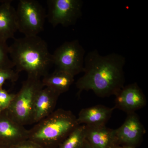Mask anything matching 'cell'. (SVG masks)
Wrapping results in <instances>:
<instances>
[{
  "label": "cell",
  "mask_w": 148,
  "mask_h": 148,
  "mask_svg": "<svg viewBox=\"0 0 148 148\" xmlns=\"http://www.w3.org/2000/svg\"><path fill=\"white\" fill-rule=\"evenodd\" d=\"M10 146L11 148H44L37 143L29 139L23 140Z\"/></svg>",
  "instance_id": "ffe728a7"
},
{
  "label": "cell",
  "mask_w": 148,
  "mask_h": 148,
  "mask_svg": "<svg viewBox=\"0 0 148 148\" xmlns=\"http://www.w3.org/2000/svg\"><path fill=\"white\" fill-rule=\"evenodd\" d=\"M114 110L101 105L85 108L80 111L77 121L79 124L87 126L106 125Z\"/></svg>",
  "instance_id": "4fadbf2b"
},
{
  "label": "cell",
  "mask_w": 148,
  "mask_h": 148,
  "mask_svg": "<svg viewBox=\"0 0 148 148\" xmlns=\"http://www.w3.org/2000/svg\"><path fill=\"white\" fill-rule=\"evenodd\" d=\"M47 17L53 27L73 26L82 15V0H48Z\"/></svg>",
  "instance_id": "52a82bcc"
},
{
  "label": "cell",
  "mask_w": 148,
  "mask_h": 148,
  "mask_svg": "<svg viewBox=\"0 0 148 148\" xmlns=\"http://www.w3.org/2000/svg\"><path fill=\"white\" fill-rule=\"evenodd\" d=\"M74 77L66 72L56 70L44 77L42 82L44 87L49 88L60 95L68 91L74 82Z\"/></svg>",
  "instance_id": "9a60e30c"
},
{
  "label": "cell",
  "mask_w": 148,
  "mask_h": 148,
  "mask_svg": "<svg viewBox=\"0 0 148 148\" xmlns=\"http://www.w3.org/2000/svg\"><path fill=\"white\" fill-rule=\"evenodd\" d=\"M12 1H2L0 4V41L6 42L14 38L18 31L16 9L12 5Z\"/></svg>",
  "instance_id": "5bb4252c"
},
{
  "label": "cell",
  "mask_w": 148,
  "mask_h": 148,
  "mask_svg": "<svg viewBox=\"0 0 148 148\" xmlns=\"http://www.w3.org/2000/svg\"><path fill=\"white\" fill-rule=\"evenodd\" d=\"M15 95L14 93H9L3 88L0 89V112L9 108Z\"/></svg>",
  "instance_id": "ac0fdd59"
},
{
  "label": "cell",
  "mask_w": 148,
  "mask_h": 148,
  "mask_svg": "<svg viewBox=\"0 0 148 148\" xmlns=\"http://www.w3.org/2000/svg\"><path fill=\"white\" fill-rule=\"evenodd\" d=\"M18 73L12 69H0V89L7 80L15 82L18 79Z\"/></svg>",
  "instance_id": "d6986e66"
},
{
  "label": "cell",
  "mask_w": 148,
  "mask_h": 148,
  "mask_svg": "<svg viewBox=\"0 0 148 148\" xmlns=\"http://www.w3.org/2000/svg\"><path fill=\"white\" fill-rule=\"evenodd\" d=\"M18 31L25 36H37L43 30L45 9L36 0H20L16 9Z\"/></svg>",
  "instance_id": "5b68a950"
},
{
  "label": "cell",
  "mask_w": 148,
  "mask_h": 148,
  "mask_svg": "<svg viewBox=\"0 0 148 148\" xmlns=\"http://www.w3.org/2000/svg\"><path fill=\"white\" fill-rule=\"evenodd\" d=\"M125 58L121 54H100L97 49L85 56L83 75L76 82L79 95L83 91L92 90L101 98L116 94L124 86Z\"/></svg>",
  "instance_id": "6da1fadb"
},
{
  "label": "cell",
  "mask_w": 148,
  "mask_h": 148,
  "mask_svg": "<svg viewBox=\"0 0 148 148\" xmlns=\"http://www.w3.org/2000/svg\"><path fill=\"white\" fill-rule=\"evenodd\" d=\"M84 49L77 40L66 41L58 47L52 54L56 70L75 76L83 73Z\"/></svg>",
  "instance_id": "8992f818"
},
{
  "label": "cell",
  "mask_w": 148,
  "mask_h": 148,
  "mask_svg": "<svg viewBox=\"0 0 148 148\" xmlns=\"http://www.w3.org/2000/svg\"><path fill=\"white\" fill-rule=\"evenodd\" d=\"M81 148H92V147L90 146V145L88 144V143L86 140H85Z\"/></svg>",
  "instance_id": "7402d4cb"
},
{
  "label": "cell",
  "mask_w": 148,
  "mask_h": 148,
  "mask_svg": "<svg viewBox=\"0 0 148 148\" xmlns=\"http://www.w3.org/2000/svg\"><path fill=\"white\" fill-rule=\"evenodd\" d=\"M112 148H136L133 147H130V146H124V145H119V144H117L114 146Z\"/></svg>",
  "instance_id": "44dd1931"
},
{
  "label": "cell",
  "mask_w": 148,
  "mask_h": 148,
  "mask_svg": "<svg viewBox=\"0 0 148 148\" xmlns=\"http://www.w3.org/2000/svg\"><path fill=\"white\" fill-rule=\"evenodd\" d=\"M86 127V140L92 148H112L118 144L115 129L106 125Z\"/></svg>",
  "instance_id": "7c38bea8"
},
{
  "label": "cell",
  "mask_w": 148,
  "mask_h": 148,
  "mask_svg": "<svg viewBox=\"0 0 148 148\" xmlns=\"http://www.w3.org/2000/svg\"><path fill=\"white\" fill-rule=\"evenodd\" d=\"M145 132L144 125L135 112L127 114L124 123L115 129L119 145L135 148L140 145Z\"/></svg>",
  "instance_id": "ba28073f"
},
{
  "label": "cell",
  "mask_w": 148,
  "mask_h": 148,
  "mask_svg": "<svg viewBox=\"0 0 148 148\" xmlns=\"http://www.w3.org/2000/svg\"><path fill=\"white\" fill-rule=\"evenodd\" d=\"M0 148H11V147L10 146L0 143Z\"/></svg>",
  "instance_id": "603a6c76"
},
{
  "label": "cell",
  "mask_w": 148,
  "mask_h": 148,
  "mask_svg": "<svg viewBox=\"0 0 148 148\" xmlns=\"http://www.w3.org/2000/svg\"><path fill=\"white\" fill-rule=\"evenodd\" d=\"M59 96L48 87H44L39 91L33 107L32 124H36L53 112Z\"/></svg>",
  "instance_id": "8fae6325"
},
{
  "label": "cell",
  "mask_w": 148,
  "mask_h": 148,
  "mask_svg": "<svg viewBox=\"0 0 148 148\" xmlns=\"http://www.w3.org/2000/svg\"><path fill=\"white\" fill-rule=\"evenodd\" d=\"M29 130L4 111L0 112V143L9 146L28 139Z\"/></svg>",
  "instance_id": "30bf717a"
},
{
  "label": "cell",
  "mask_w": 148,
  "mask_h": 148,
  "mask_svg": "<svg viewBox=\"0 0 148 148\" xmlns=\"http://www.w3.org/2000/svg\"><path fill=\"white\" fill-rule=\"evenodd\" d=\"M40 79L28 77L7 110L12 117L21 125L32 124V112L38 92L43 88Z\"/></svg>",
  "instance_id": "277c9868"
},
{
  "label": "cell",
  "mask_w": 148,
  "mask_h": 148,
  "mask_svg": "<svg viewBox=\"0 0 148 148\" xmlns=\"http://www.w3.org/2000/svg\"><path fill=\"white\" fill-rule=\"evenodd\" d=\"M86 125H79L57 148H81L86 140Z\"/></svg>",
  "instance_id": "2e32d148"
},
{
  "label": "cell",
  "mask_w": 148,
  "mask_h": 148,
  "mask_svg": "<svg viewBox=\"0 0 148 148\" xmlns=\"http://www.w3.org/2000/svg\"><path fill=\"white\" fill-rule=\"evenodd\" d=\"M9 54L16 71L26 72L28 77L40 79L53 65L47 43L38 36L14 39Z\"/></svg>",
  "instance_id": "7a4b0ae2"
},
{
  "label": "cell",
  "mask_w": 148,
  "mask_h": 148,
  "mask_svg": "<svg viewBox=\"0 0 148 148\" xmlns=\"http://www.w3.org/2000/svg\"><path fill=\"white\" fill-rule=\"evenodd\" d=\"M115 96L114 108L127 114L135 112L147 105L145 96L137 83L124 86Z\"/></svg>",
  "instance_id": "9c48e42d"
},
{
  "label": "cell",
  "mask_w": 148,
  "mask_h": 148,
  "mask_svg": "<svg viewBox=\"0 0 148 148\" xmlns=\"http://www.w3.org/2000/svg\"><path fill=\"white\" fill-rule=\"evenodd\" d=\"M79 125L71 111L58 109L29 130L28 139L44 148H57Z\"/></svg>",
  "instance_id": "3957f363"
},
{
  "label": "cell",
  "mask_w": 148,
  "mask_h": 148,
  "mask_svg": "<svg viewBox=\"0 0 148 148\" xmlns=\"http://www.w3.org/2000/svg\"><path fill=\"white\" fill-rule=\"evenodd\" d=\"M14 67L9 54V46L5 42L0 41V69H12Z\"/></svg>",
  "instance_id": "e0dca14e"
}]
</instances>
